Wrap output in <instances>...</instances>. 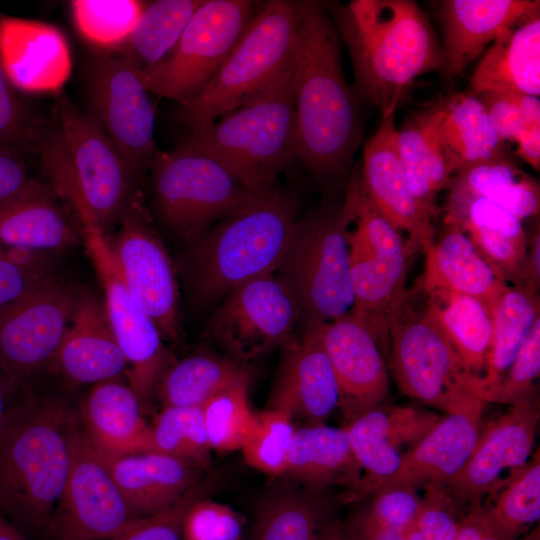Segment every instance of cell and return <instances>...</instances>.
<instances>
[{
    "mask_svg": "<svg viewBox=\"0 0 540 540\" xmlns=\"http://www.w3.org/2000/svg\"><path fill=\"white\" fill-rule=\"evenodd\" d=\"M293 93L297 158L317 177L350 169L362 137L356 92L347 83L340 37L324 4L296 1Z\"/></svg>",
    "mask_w": 540,
    "mask_h": 540,
    "instance_id": "1",
    "label": "cell"
},
{
    "mask_svg": "<svg viewBox=\"0 0 540 540\" xmlns=\"http://www.w3.org/2000/svg\"><path fill=\"white\" fill-rule=\"evenodd\" d=\"M78 414L24 388L0 428V512L23 534L50 531L68 477Z\"/></svg>",
    "mask_w": 540,
    "mask_h": 540,
    "instance_id": "2",
    "label": "cell"
},
{
    "mask_svg": "<svg viewBox=\"0 0 540 540\" xmlns=\"http://www.w3.org/2000/svg\"><path fill=\"white\" fill-rule=\"evenodd\" d=\"M325 7L348 49L354 91L382 115L396 111L416 78L443 69V48L416 2L353 0Z\"/></svg>",
    "mask_w": 540,
    "mask_h": 540,
    "instance_id": "3",
    "label": "cell"
},
{
    "mask_svg": "<svg viewBox=\"0 0 540 540\" xmlns=\"http://www.w3.org/2000/svg\"><path fill=\"white\" fill-rule=\"evenodd\" d=\"M35 151L61 200L75 211L83 231L111 234L143 202L138 179L90 113L58 94L52 123L40 128Z\"/></svg>",
    "mask_w": 540,
    "mask_h": 540,
    "instance_id": "4",
    "label": "cell"
},
{
    "mask_svg": "<svg viewBox=\"0 0 540 540\" xmlns=\"http://www.w3.org/2000/svg\"><path fill=\"white\" fill-rule=\"evenodd\" d=\"M296 210L292 196L273 189L193 242L185 271L196 299L215 301L247 281L276 273L291 241Z\"/></svg>",
    "mask_w": 540,
    "mask_h": 540,
    "instance_id": "5",
    "label": "cell"
},
{
    "mask_svg": "<svg viewBox=\"0 0 540 540\" xmlns=\"http://www.w3.org/2000/svg\"><path fill=\"white\" fill-rule=\"evenodd\" d=\"M227 167L259 195L297 158L293 64L271 86L183 142Z\"/></svg>",
    "mask_w": 540,
    "mask_h": 540,
    "instance_id": "6",
    "label": "cell"
},
{
    "mask_svg": "<svg viewBox=\"0 0 540 540\" xmlns=\"http://www.w3.org/2000/svg\"><path fill=\"white\" fill-rule=\"evenodd\" d=\"M342 214L349 245L350 280L354 303L350 313L389 348V330L406 305L408 259L406 241L370 198L355 172L346 191Z\"/></svg>",
    "mask_w": 540,
    "mask_h": 540,
    "instance_id": "7",
    "label": "cell"
},
{
    "mask_svg": "<svg viewBox=\"0 0 540 540\" xmlns=\"http://www.w3.org/2000/svg\"><path fill=\"white\" fill-rule=\"evenodd\" d=\"M296 1L260 5L219 70L176 119L190 132L205 127L258 96L293 64Z\"/></svg>",
    "mask_w": 540,
    "mask_h": 540,
    "instance_id": "8",
    "label": "cell"
},
{
    "mask_svg": "<svg viewBox=\"0 0 540 540\" xmlns=\"http://www.w3.org/2000/svg\"><path fill=\"white\" fill-rule=\"evenodd\" d=\"M150 170L159 217L192 243L214 223L249 209L264 196L215 158L185 143L170 151L158 150Z\"/></svg>",
    "mask_w": 540,
    "mask_h": 540,
    "instance_id": "9",
    "label": "cell"
},
{
    "mask_svg": "<svg viewBox=\"0 0 540 540\" xmlns=\"http://www.w3.org/2000/svg\"><path fill=\"white\" fill-rule=\"evenodd\" d=\"M390 368L407 396L447 414L483 413L481 378L468 373L427 309L410 297L390 326Z\"/></svg>",
    "mask_w": 540,
    "mask_h": 540,
    "instance_id": "10",
    "label": "cell"
},
{
    "mask_svg": "<svg viewBox=\"0 0 540 540\" xmlns=\"http://www.w3.org/2000/svg\"><path fill=\"white\" fill-rule=\"evenodd\" d=\"M294 293L304 325H323L353 307L347 228L341 207L297 219L276 273Z\"/></svg>",
    "mask_w": 540,
    "mask_h": 540,
    "instance_id": "11",
    "label": "cell"
},
{
    "mask_svg": "<svg viewBox=\"0 0 540 540\" xmlns=\"http://www.w3.org/2000/svg\"><path fill=\"white\" fill-rule=\"evenodd\" d=\"M257 9L249 0H205L169 55L139 71L145 88L179 106L194 99L236 46Z\"/></svg>",
    "mask_w": 540,
    "mask_h": 540,
    "instance_id": "12",
    "label": "cell"
},
{
    "mask_svg": "<svg viewBox=\"0 0 540 540\" xmlns=\"http://www.w3.org/2000/svg\"><path fill=\"white\" fill-rule=\"evenodd\" d=\"M139 70L120 55L99 51L88 69L93 118L122 154L139 180L158 151L155 110Z\"/></svg>",
    "mask_w": 540,
    "mask_h": 540,
    "instance_id": "13",
    "label": "cell"
},
{
    "mask_svg": "<svg viewBox=\"0 0 540 540\" xmlns=\"http://www.w3.org/2000/svg\"><path fill=\"white\" fill-rule=\"evenodd\" d=\"M106 241L134 302L153 320L164 340L180 343L183 333L174 265L143 202L124 216Z\"/></svg>",
    "mask_w": 540,
    "mask_h": 540,
    "instance_id": "14",
    "label": "cell"
},
{
    "mask_svg": "<svg viewBox=\"0 0 540 540\" xmlns=\"http://www.w3.org/2000/svg\"><path fill=\"white\" fill-rule=\"evenodd\" d=\"M301 321L294 293L273 273L231 290L211 316L208 332L234 361L246 362L287 344Z\"/></svg>",
    "mask_w": 540,
    "mask_h": 540,
    "instance_id": "15",
    "label": "cell"
},
{
    "mask_svg": "<svg viewBox=\"0 0 540 540\" xmlns=\"http://www.w3.org/2000/svg\"><path fill=\"white\" fill-rule=\"evenodd\" d=\"M53 276L0 315V372L21 388L53 365L82 297Z\"/></svg>",
    "mask_w": 540,
    "mask_h": 540,
    "instance_id": "16",
    "label": "cell"
},
{
    "mask_svg": "<svg viewBox=\"0 0 540 540\" xmlns=\"http://www.w3.org/2000/svg\"><path fill=\"white\" fill-rule=\"evenodd\" d=\"M137 519L82 427L50 532L55 540H106Z\"/></svg>",
    "mask_w": 540,
    "mask_h": 540,
    "instance_id": "17",
    "label": "cell"
},
{
    "mask_svg": "<svg viewBox=\"0 0 540 540\" xmlns=\"http://www.w3.org/2000/svg\"><path fill=\"white\" fill-rule=\"evenodd\" d=\"M104 291V309L114 337L126 358L129 386L142 404L156 392L166 370L167 352L163 337L153 320L128 293L108 248L98 230L83 232Z\"/></svg>",
    "mask_w": 540,
    "mask_h": 540,
    "instance_id": "18",
    "label": "cell"
},
{
    "mask_svg": "<svg viewBox=\"0 0 540 540\" xmlns=\"http://www.w3.org/2000/svg\"><path fill=\"white\" fill-rule=\"evenodd\" d=\"M540 418L538 397L509 406L482 426L475 447L461 470L445 483L455 503L463 508L500 489L501 475L517 471L530 459Z\"/></svg>",
    "mask_w": 540,
    "mask_h": 540,
    "instance_id": "19",
    "label": "cell"
},
{
    "mask_svg": "<svg viewBox=\"0 0 540 540\" xmlns=\"http://www.w3.org/2000/svg\"><path fill=\"white\" fill-rule=\"evenodd\" d=\"M394 110L382 115L377 130L363 148L361 176L364 186L383 216L408 234L412 253H426L435 242L434 218L409 189L397 149Z\"/></svg>",
    "mask_w": 540,
    "mask_h": 540,
    "instance_id": "20",
    "label": "cell"
},
{
    "mask_svg": "<svg viewBox=\"0 0 540 540\" xmlns=\"http://www.w3.org/2000/svg\"><path fill=\"white\" fill-rule=\"evenodd\" d=\"M442 419L414 407L379 406L366 411L344 428L362 479L349 499L360 500L398 469L403 455Z\"/></svg>",
    "mask_w": 540,
    "mask_h": 540,
    "instance_id": "21",
    "label": "cell"
},
{
    "mask_svg": "<svg viewBox=\"0 0 540 540\" xmlns=\"http://www.w3.org/2000/svg\"><path fill=\"white\" fill-rule=\"evenodd\" d=\"M322 346L333 368L346 423L383 403L389 374L372 332L350 312L320 325Z\"/></svg>",
    "mask_w": 540,
    "mask_h": 540,
    "instance_id": "22",
    "label": "cell"
},
{
    "mask_svg": "<svg viewBox=\"0 0 540 540\" xmlns=\"http://www.w3.org/2000/svg\"><path fill=\"white\" fill-rule=\"evenodd\" d=\"M0 64L18 93L60 94L72 69L68 42L56 27L0 11Z\"/></svg>",
    "mask_w": 540,
    "mask_h": 540,
    "instance_id": "23",
    "label": "cell"
},
{
    "mask_svg": "<svg viewBox=\"0 0 540 540\" xmlns=\"http://www.w3.org/2000/svg\"><path fill=\"white\" fill-rule=\"evenodd\" d=\"M444 209L443 223L460 229L501 281L524 286L528 237L522 220L488 199L451 190Z\"/></svg>",
    "mask_w": 540,
    "mask_h": 540,
    "instance_id": "24",
    "label": "cell"
},
{
    "mask_svg": "<svg viewBox=\"0 0 540 540\" xmlns=\"http://www.w3.org/2000/svg\"><path fill=\"white\" fill-rule=\"evenodd\" d=\"M287 345L270 408L308 425L323 424L339 405V388L321 343L320 325H306L302 336Z\"/></svg>",
    "mask_w": 540,
    "mask_h": 540,
    "instance_id": "25",
    "label": "cell"
},
{
    "mask_svg": "<svg viewBox=\"0 0 540 540\" xmlns=\"http://www.w3.org/2000/svg\"><path fill=\"white\" fill-rule=\"evenodd\" d=\"M540 11L538 0H444L438 18L443 29L444 76L452 80L506 27Z\"/></svg>",
    "mask_w": 540,
    "mask_h": 540,
    "instance_id": "26",
    "label": "cell"
},
{
    "mask_svg": "<svg viewBox=\"0 0 540 540\" xmlns=\"http://www.w3.org/2000/svg\"><path fill=\"white\" fill-rule=\"evenodd\" d=\"M99 455L136 518L173 506L201 482L203 469L165 454Z\"/></svg>",
    "mask_w": 540,
    "mask_h": 540,
    "instance_id": "27",
    "label": "cell"
},
{
    "mask_svg": "<svg viewBox=\"0 0 540 540\" xmlns=\"http://www.w3.org/2000/svg\"><path fill=\"white\" fill-rule=\"evenodd\" d=\"M53 366L76 385L118 379L127 372L126 358L96 297L82 294Z\"/></svg>",
    "mask_w": 540,
    "mask_h": 540,
    "instance_id": "28",
    "label": "cell"
},
{
    "mask_svg": "<svg viewBox=\"0 0 540 540\" xmlns=\"http://www.w3.org/2000/svg\"><path fill=\"white\" fill-rule=\"evenodd\" d=\"M483 413H453L406 452L393 475L380 483L370 496L394 487L417 489L430 483L445 484L463 467L482 428Z\"/></svg>",
    "mask_w": 540,
    "mask_h": 540,
    "instance_id": "29",
    "label": "cell"
},
{
    "mask_svg": "<svg viewBox=\"0 0 540 540\" xmlns=\"http://www.w3.org/2000/svg\"><path fill=\"white\" fill-rule=\"evenodd\" d=\"M502 92L539 97L540 11L504 28L477 65L468 93Z\"/></svg>",
    "mask_w": 540,
    "mask_h": 540,
    "instance_id": "30",
    "label": "cell"
},
{
    "mask_svg": "<svg viewBox=\"0 0 540 540\" xmlns=\"http://www.w3.org/2000/svg\"><path fill=\"white\" fill-rule=\"evenodd\" d=\"M419 289L427 296L461 294L481 301L491 312L509 286L501 281L456 226L443 223L442 231L425 253Z\"/></svg>",
    "mask_w": 540,
    "mask_h": 540,
    "instance_id": "31",
    "label": "cell"
},
{
    "mask_svg": "<svg viewBox=\"0 0 540 540\" xmlns=\"http://www.w3.org/2000/svg\"><path fill=\"white\" fill-rule=\"evenodd\" d=\"M74 222L61 198L37 180L21 195L0 207V244L52 253L79 242Z\"/></svg>",
    "mask_w": 540,
    "mask_h": 540,
    "instance_id": "32",
    "label": "cell"
},
{
    "mask_svg": "<svg viewBox=\"0 0 540 540\" xmlns=\"http://www.w3.org/2000/svg\"><path fill=\"white\" fill-rule=\"evenodd\" d=\"M444 97L410 114L397 133V149L410 191L436 219L438 193L447 189L453 177L439 137Z\"/></svg>",
    "mask_w": 540,
    "mask_h": 540,
    "instance_id": "33",
    "label": "cell"
},
{
    "mask_svg": "<svg viewBox=\"0 0 540 540\" xmlns=\"http://www.w3.org/2000/svg\"><path fill=\"white\" fill-rule=\"evenodd\" d=\"M78 416L98 453L121 455L141 451L148 425L142 417V403L129 384L118 379L94 384L82 399Z\"/></svg>",
    "mask_w": 540,
    "mask_h": 540,
    "instance_id": "34",
    "label": "cell"
},
{
    "mask_svg": "<svg viewBox=\"0 0 540 540\" xmlns=\"http://www.w3.org/2000/svg\"><path fill=\"white\" fill-rule=\"evenodd\" d=\"M284 475L313 488L344 486L352 495L361 482L362 469L345 428L315 424L294 431Z\"/></svg>",
    "mask_w": 540,
    "mask_h": 540,
    "instance_id": "35",
    "label": "cell"
},
{
    "mask_svg": "<svg viewBox=\"0 0 540 540\" xmlns=\"http://www.w3.org/2000/svg\"><path fill=\"white\" fill-rule=\"evenodd\" d=\"M439 137L453 176L508 152L482 102L470 93H454L444 97Z\"/></svg>",
    "mask_w": 540,
    "mask_h": 540,
    "instance_id": "36",
    "label": "cell"
},
{
    "mask_svg": "<svg viewBox=\"0 0 540 540\" xmlns=\"http://www.w3.org/2000/svg\"><path fill=\"white\" fill-rule=\"evenodd\" d=\"M322 490L288 487L271 493L258 508L254 540H323L337 522Z\"/></svg>",
    "mask_w": 540,
    "mask_h": 540,
    "instance_id": "37",
    "label": "cell"
},
{
    "mask_svg": "<svg viewBox=\"0 0 540 540\" xmlns=\"http://www.w3.org/2000/svg\"><path fill=\"white\" fill-rule=\"evenodd\" d=\"M447 189L488 199L520 220L539 215V185L508 152L455 174Z\"/></svg>",
    "mask_w": 540,
    "mask_h": 540,
    "instance_id": "38",
    "label": "cell"
},
{
    "mask_svg": "<svg viewBox=\"0 0 540 540\" xmlns=\"http://www.w3.org/2000/svg\"><path fill=\"white\" fill-rule=\"evenodd\" d=\"M427 309L464 369L481 378L492 338L491 312L478 299L461 294L428 296Z\"/></svg>",
    "mask_w": 540,
    "mask_h": 540,
    "instance_id": "39",
    "label": "cell"
},
{
    "mask_svg": "<svg viewBox=\"0 0 540 540\" xmlns=\"http://www.w3.org/2000/svg\"><path fill=\"white\" fill-rule=\"evenodd\" d=\"M243 383H248V375L238 362L194 354L165 370L156 391L163 407H202L214 396Z\"/></svg>",
    "mask_w": 540,
    "mask_h": 540,
    "instance_id": "40",
    "label": "cell"
},
{
    "mask_svg": "<svg viewBox=\"0 0 540 540\" xmlns=\"http://www.w3.org/2000/svg\"><path fill=\"white\" fill-rule=\"evenodd\" d=\"M205 0L146 3L128 38L115 50L139 71L151 68L173 50L188 22Z\"/></svg>",
    "mask_w": 540,
    "mask_h": 540,
    "instance_id": "41",
    "label": "cell"
},
{
    "mask_svg": "<svg viewBox=\"0 0 540 540\" xmlns=\"http://www.w3.org/2000/svg\"><path fill=\"white\" fill-rule=\"evenodd\" d=\"M539 317V295L531 294L522 288L508 286L496 301L491 311L492 338L481 377L483 400L486 391L493 387L507 370Z\"/></svg>",
    "mask_w": 540,
    "mask_h": 540,
    "instance_id": "42",
    "label": "cell"
},
{
    "mask_svg": "<svg viewBox=\"0 0 540 540\" xmlns=\"http://www.w3.org/2000/svg\"><path fill=\"white\" fill-rule=\"evenodd\" d=\"M482 506L487 522L501 540H517L539 521V448L510 476L493 503Z\"/></svg>",
    "mask_w": 540,
    "mask_h": 540,
    "instance_id": "43",
    "label": "cell"
},
{
    "mask_svg": "<svg viewBox=\"0 0 540 540\" xmlns=\"http://www.w3.org/2000/svg\"><path fill=\"white\" fill-rule=\"evenodd\" d=\"M211 450L201 407H163L148 425L140 452L165 454L205 469Z\"/></svg>",
    "mask_w": 540,
    "mask_h": 540,
    "instance_id": "44",
    "label": "cell"
},
{
    "mask_svg": "<svg viewBox=\"0 0 540 540\" xmlns=\"http://www.w3.org/2000/svg\"><path fill=\"white\" fill-rule=\"evenodd\" d=\"M145 5L137 0H74L70 3L78 32L99 51L118 48L132 32Z\"/></svg>",
    "mask_w": 540,
    "mask_h": 540,
    "instance_id": "45",
    "label": "cell"
},
{
    "mask_svg": "<svg viewBox=\"0 0 540 540\" xmlns=\"http://www.w3.org/2000/svg\"><path fill=\"white\" fill-rule=\"evenodd\" d=\"M201 409L211 449L219 453L241 449L255 420L247 383L214 396Z\"/></svg>",
    "mask_w": 540,
    "mask_h": 540,
    "instance_id": "46",
    "label": "cell"
},
{
    "mask_svg": "<svg viewBox=\"0 0 540 540\" xmlns=\"http://www.w3.org/2000/svg\"><path fill=\"white\" fill-rule=\"evenodd\" d=\"M286 412L270 408L255 414L254 424L241 451L245 461L271 476L285 473L294 427Z\"/></svg>",
    "mask_w": 540,
    "mask_h": 540,
    "instance_id": "47",
    "label": "cell"
},
{
    "mask_svg": "<svg viewBox=\"0 0 540 540\" xmlns=\"http://www.w3.org/2000/svg\"><path fill=\"white\" fill-rule=\"evenodd\" d=\"M540 373V317L536 319L500 380L486 391V403L518 405L537 397Z\"/></svg>",
    "mask_w": 540,
    "mask_h": 540,
    "instance_id": "48",
    "label": "cell"
},
{
    "mask_svg": "<svg viewBox=\"0 0 540 540\" xmlns=\"http://www.w3.org/2000/svg\"><path fill=\"white\" fill-rule=\"evenodd\" d=\"M419 511L413 524L405 532L406 540H456L461 518V507L451 497L443 483L424 486Z\"/></svg>",
    "mask_w": 540,
    "mask_h": 540,
    "instance_id": "49",
    "label": "cell"
},
{
    "mask_svg": "<svg viewBox=\"0 0 540 540\" xmlns=\"http://www.w3.org/2000/svg\"><path fill=\"white\" fill-rule=\"evenodd\" d=\"M243 520L228 505L205 496L194 500L182 522V540H241Z\"/></svg>",
    "mask_w": 540,
    "mask_h": 540,
    "instance_id": "50",
    "label": "cell"
},
{
    "mask_svg": "<svg viewBox=\"0 0 540 540\" xmlns=\"http://www.w3.org/2000/svg\"><path fill=\"white\" fill-rule=\"evenodd\" d=\"M40 128L0 64V146L19 153L35 151Z\"/></svg>",
    "mask_w": 540,
    "mask_h": 540,
    "instance_id": "51",
    "label": "cell"
},
{
    "mask_svg": "<svg viewBox=\"0 0 540 540\" xmlns=\"http://www.w3.org/2000/svg\"><path fill=\"white\" fill-rule=\"evenodd\" d=\"M210 487L208 482H200L173 506L135 519L123 531L106 540H182L186 510L194 500L205 496Z\"/></svg>",
    "mask_w": 540,
    "mask_h": 540,
    "instance_id": "52",
    "label": "cell"
},
{
    "mask_svg": "<svg viewBox=\"0 0 540 540\" xmlns=\"http://www.w3.org/2000/svg\"><path fill=\"white\" fill-rule=\"evenodd\" d=\"M53 276L49 264L17 263L0 246V315L23 301Z\"/></svg>",
    "mask_w": 540,
    "mask_h": 540,
    "instance_id": "53",
    "label": "cell"
},
{
    "mask_svg": "<svg viewBox=\"0 0 540 540\" xmlns=\"http://www.w3.org/2000/svg\"><path fill=\"white\" fill-rule=\"evenodd\" d=\"M372 498L364 512L375 521L404 533L413 524L421 502L412 487H394L377 492Z\"/></svg>",
    "mask_w": 540,
    "mask_h": 540,
    "instance_id": "54",
    "label": "cell"
},
{
    "mask_svg": "<svg viewBox=\"0 0 540 540\" xmlns=\"http://www.w3.org/2000/svg\"><path fill=\"white\" fill-rule=\"evenodd\" d=\"M520 95L484 92L477 96L482 102L493 128L504 142H513L522 128L524 111L521 106Z\"/></svg>",
    "mask_w": 540,
    "mask_h": 540,
    "instance_id": "55",
    "label": "cell"
},
{
    "mask_svg": "<svg viewBox=\"0 0 540 540\" xmlns=\"http://www.w3.org/2000/svg\"><path fill=\"white\" fill-rule=\"evenodd\" d=\"M520 102L524 111L522 128L514 138L517 147L515 155L540 169V100L539 97L521 95Z\"/></svg>",
    "mask_w": 540,
    "mask_h": 540,
    "instance_id": "56",
    "label": "cell"
},
{
    "mask_svg": "<svg viewBox=\"0 0 540 540\" xmlns=\"http://www.w3.org/2000/svg\"><path fill=\"white\" fill-rule=\"evenodd\" d=\"M34 182L22 154L0 146V207L21 195Z\"/></svg>",
    "mask_w": 540,
    "mask_h": 540,
    "instance_id": "57",
    "label": "cell"
},
{
    "mask_svg": "<svg viewBox=\"0 0 540 540\" xmlns=\"http://www.w3.org/2000/svg\"><path fill=\"white\" fill-rule=\"evenodd\" d=\"M456 540H501L487 522L481 501L466 507Z\"/></svg>",
    "mask_w": 540,
    "mask_h": 540,
    "instance_id": "58",
    "label": "cell"
},
{
    "mask_svg": "<svg viewBox=\"0 0 540 540\" xmlns=\"http://www.w3.org/2000/svg\"><path fill=\"white\" fill-rule=\"evenodd\" d=\"M348 527L357 540H406L404 532L375 521L365 512Z\"/></svg>",
    "mask_w": 540,
    "mask_h": 540,
    "instance_id": "59",
    "label": "cell"
},
{
    "mask_svg": "<svg viewBox=\"0 0 540 540\" xmlns=\"http://www.w3.org/2000/svg\"><path fill=\"white\" fill-rule=\"evenodd\" d=\"M540 287V232L539 227L528 240V256L526 264V278L522 289L538 295Z\"/></svg>",
    "mask_w": 540,
    "mask_h": 540,
    "instance_id": "60",
    "label": "cell"
},
{
    "mask_svg": "<svg viewBox=\"0 0 540 540\" xmlns=\"http://www.w3.org/2000/svg\"><path fill=\"white\" fill-rule=\"evenodd\" d=\"M23 390L0 372V428L10 409L21 397Z\"/></svg>",
    "mask_w": 540,
    "mask_h": 540,
    "instance_id": "61",
    "label": "cell"
},
{
    "mask_svg": "<svg viewBox=\"0 0 540 540\" xmlns=\"http://www.w3.org/2000/svg\"><path fill=\"white\" fill-rule=\"evenodd\" d=\"M0 540H26L24 534L20 532L1 512Z\"/></svg>",
    "mask_w": 540,
    "mask_h": 540,
    "instance_id": "62",
    "label": "cell"
},
{
    "mask_svg": "<svg viewBox=\"0 0 540 540\" xmlns=\"http://www.w3.org/2000/svg\"><path fill=\"white\" fill-rule=\"evenodd\" d=\"M323 540H357L349 527L336 524Z\"/></svg>",
    "mask_w": 540,
    "mask_h": 540,
    "instance_id": "63",
    "label": "cell"
},
{
    "mask_svg": "<svg viewBox=\"0 0 540 540\" xmlns=\"http://www.w3.org/2000/svg\"><path fill=\"white\" fill-rule=\"evenodd\" d=\"M517 540H540V528L537 526L526 534L522 535Z\"/></svg>",
    "mask_w": 540,
    "mask_h": 540,
    "instance_id": "64",
    "label": "cell"
}]
</instances>
